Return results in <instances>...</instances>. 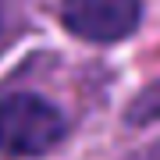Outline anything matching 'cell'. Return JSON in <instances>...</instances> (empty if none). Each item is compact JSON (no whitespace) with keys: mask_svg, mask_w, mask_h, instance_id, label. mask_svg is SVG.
Masks as SVG:
<instances>
[{"mask_svg":"<svg viewBox=\"0 0 160 160\" xmlns=\"http://www.w3.org/2000/svg\"><path fill=\"white\" fill-rule=\"evenodd\" d=\"M68 121L39 92H7L0 96V157L29 160L43 157L64 139Z\"/></svg>","mask_w":160,"mask_h":160,"instance_id":"1","label":"cell"},{"mask_svg":"<svg viewBox=\"0 0 160 160\" xmlns=\"http://www.w3.org/2000/svg\"><path fill=\"white\" fill-rule=\"evenodd\" d=\"M135 160H160V142H157V146H149V149H142Z\"/></svg>","mask_w":160,"mask_h":160,"instance_id":"4","label":"cell"},{"mask_svg":"<svg viewBox=\"0 0 160 160\" xmlns=\"http://www.w3.org/2000/svg\"><path fill=\"white\" fill-rule=\"evenodd\" d=\"M61 22L86 43H121L142 22V0H61Z\"/></svg>","mask_w":160,"mask_h":160,"instance_id":"2","label":"cell"},{"mask_svg":"<svg viewBox=\"0 0 160 160\" xmlns=\"http://www.w3.org/2000/svg\"><path fill=\"white\" fill-rule=\"evenodd\" d=\"M125 121L128 125H153V121H160V78L149 82V86L128 103Z\"/></svg>","mask_w":160,"mask_h":160,"instance_id":"3","label":"cell"}]
</instances>
